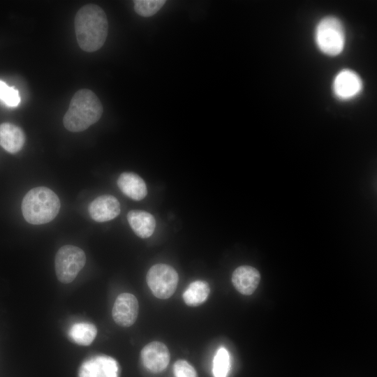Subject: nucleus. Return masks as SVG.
<instances>
[{
	"label": "nucleus",
	"instance_id": "1",
	"mask_svg": "<svg viewBox=\"0 0 377 377\" xmlns=\"http://www.w3.org/2000/svg\"><path fill=\"white\" fill-rule=\"evenodd\" d=\"M75 29L77 43L82 50L88 52L99 50L108 36V22L105 13L94 3L82 6L75 15Z\"/></svg>",
	"mask_w": 377,
	"mask_h": 377
},
{
	"label": "nucleus",
	"instance_id": "18",
	"mask_svg": "<svg viewBox=\"0 0 377 377\" xmlns=\"http://www.w3.org/2000/svg\"><path fill=\"white\" fill-rule=\"evenodd\" d=\"M230 369V356L228 350L220 348L214 357L213 374L214 377H227Z\"/></svg>",
	"mask_w": 377,
	"mask_h": 377
},
{
	"label": "nucleus",
	"instance_id": "21",
	"mask_svg": "<svg viewBox=\"0 0 377 377\" xmlns=\"http://www.w3.org/2000/svg\"><path fill=\"white\" fill-rule=\"evenodd\" d=\"M175 377H198L194 367L184 360L176 361L173 365Z\"/></svg>",
	"mask_w": 377,
	"mask_h": 377
},
{
	"label": "nucleus",
	"instance_id": "14",
	"mask_svg": "<svg viewBox=\"0 0 377 377\" xmlns=\"http://www.w3.org/2000/svg\"><path fill=\"white\" fill-rule=\"evenodd\" d=\"M25 140L20 127L8 122L0 124V145L8 152L15 154L20 151Z\"/></svg>",
	"mask_w": 377,
	"mask_h": 377
},
{
	"label": "nucleus",
	"instance_id": "17",
	"mask_svg": "<svg viewBox=\"0 0 377 377\" xmlns=\"http://www.w3.org/2000/svg\"><path fill=\"white\" fill-rule=\"evenodd\" d=\"M97 334L96 326L90 323L80 322L74 323L68 331L70 339L77 344L89 346Z\"/></svg>",
	"mask_w": 377,
	"mask_h": 377
},
{
	"label": "nucleus",
	"instance_id": "15",
	"mask_svg": "<svg viewBox=\"0 0 377 377\" xmlns=\"http://www.w3.org/2000/svg\"><path fill=\"white\" fill-rule=\"evenodd\" d=\"M127 220L135 234L140 238H148L154 232L156 220L147 212L131 210L127 214Z\"/></svg>",
	"mask_w": 377,
	"mask_h": 377
},
{
	"label": "nucleus",
	"instance_id": "11",
	"mask_svg": "<svg viewBox=\"0 0 377 377\" xmlns=\"http://www.w3.org/2000/svg\"><path fill=\"white\" fill-rule=\"evenodd\" d=\"M91 218L97 222H105L116 218L121 212L118 200L111 195H102L95 198L89 205Z\"/></svg>",
	"mask_w": 377,
	"mask_h": 377
},
{
	"label": "nucleus",
	"instance_id": "8",
	"mask_svg": "<svg viewBox=\"0 0 377 377\" xmlns=\"http://www.w3.org/2000/svg\"><path fill=\"white\" fill-rule=\"evenodd\" d=\"M139 305L137 298L131 293H121L116 299L112 308L114 322L122 327H130L136 320Z\"/></svg>",
	"mask_w": 377,
	"mask_h": 377
},
{
	"label": "nucleus",
	"instance_id": "16",
	"mask_svg": "<svg viewBox=\"0 0 377 377\" xmlns=\"http://www.w3.org/2000/svg\"><path fill=\"white\" fill-rule=\"evenodd\" d=\"M210 293L208 283L197 280L189 284L182 295L184 302L190 306H198L204 303Z\"/></svg>",
	"mask_w": 377,
	"mask_h": 377
},
{
	"label": "nucleus",
	"instance_id": "19",
	"mask_svg": "<svg viewBox=\"0 0 377 377\" xmlns=\"http://www.w3.org/2000/svg\"><path fill=\"white\" fill-rule=\"evenodd\" d=\"M135 13L145 17L155 15L165 3V0H135L133 1Z\"/></svg>",
	"mask_w": 377,
	"mask_h": 377
},
{
	"label": "nucleus",
	"instance_id": "2",
	"mask_svg": "<svg viewBox=\"0 0 377 377\" xmlns=\"http://www.w3.org/2000/svg\"><path fill=\"white\" fill-rule=\"evenodd\" d=\"M103 110L99 98L92 91L80 89L71 98L64 117V125L71 132L83 131L99 120Z\"/></svg>",
	"mask_w": 377,
	"mask_h": 377
},
{
	"label": "nucleus",
	"instance_id": "3",
	"mask_svg": "<svg viewBox=\"0 0 377 377\" xmlns=\"http://www.w3.org/2000/svg\"><path fill=\"white\" fill-rule=\"evenodd\" d=\"M60 200L49 188L38 186L31 189L24 197L22 212L29 223L40 225L50 222L58 214Z\"/></svg>",
	"mask_w": 377,
	"mask_h": 377
},
{
	"label": "nucleus",
	"instance_id": "13",
	"mask_svg": "<svg viewBox=\"0 0 377 377\" xmlns=\"http://www.w3.org/2000/svg\"><path fill=\"white\" fill-rule=\"evenodd\" d=\"M120 191L134 200H141L147 194L145 181L137 174L131 172L121 173L117 182Z\"/></svg>",
	"mask_w": 377,
	"mask_h": 377
},
{
	"label": "nucleus",
	"instance_id": "10",
	"mask_svg": "<svg viewBox=\"0 0 377 377\" xmlns=\"http://www.w3.org/2000/svg\"><path fill=\"white\" fill-rule=\"evenodd\" d=\"M170 358L168 347L158 341L149 343L141 351L143 365L152 373H160L163 371L168 365Z\"/></svg>",
	"mask_w": 377,
	"mask_h": 377
},
{
	"label": "nucleus",
	"instance_id": "5",
	"mask_svg": "<svg viewBox=\"0 0 377 377\" xmlns=\"http://www.w3.org/2000/svg\"><path fill=\"white\" fill-rule=\"evenodd\" d=\"M86 263L84 252L73 245H65L56 253L54 259L57 279L64 283L72 282Z\"/></svg>",
	"mask_w": 377,
	"mask_h": 377
},
{
	"label": "nucleus",
	"instance_id": "20",
	"mask_svg": "<svg viewBox=\"0 0 377 377\" xmlns=\"http://www.w3.org/2000/svg\"><path fill=\"white\" fill-rule=\"evenodd\" d=\"M0 99L10 107H16L20 103L19 92L0 80Z\"/></svg>",
	"mask_w": 377,
	"mask_h": 377
},
{
	"label": "nucleus",
	"instance_id": "7",
	"mask_svg": "<svg viewBox=\"0 0 377 377\" xmlns=\"http://www.w3.org/2000/svg\"><path fill=\"white\" fill-rule=\"evenodd\" d=\"M78 377H119V367L112 357L96 355L81 364Z\"/></svg>",
	"mask_w": 377,
	"mask_h": 377
},
{
	"label": "nucleus",
	"instance_id": "9",
	"mask_svg": "<svg viewBox=\"0 0 377 377\" xmlns=\"http://www.w3.org/2000/svg\"><path fill=\"white\" fill-rule=\"evenodd\" d=\"M332 89L336 97L341 100H350L357 96L362 89V81L353 71L344 69L335 76Z\"/></svg>",
	"mask_w": 377,
	"mask_h": 377
},
{
	"label": "nucleus",
	"instance_id": "6",
	"mask_svg": "<svg viewBox=\"0 0 377 377\" xmlns=\"http://www.w3.org/2000/svg\"><path fill=\"white\" fill-rule=\"evenodd\" d=\"M146 280L153 295L157 298L165 300L175 292L179 276L172 267L160 263L149 269Z\"/></svg>",
	"mask_w": 377,
	"mask_h": 377
},
{
	"label": "nucleus",
	"instance_id": "4",
	"mask_svg": "<svg viewBox=\"0 0 377 377\" xmlns=\"http://www.w3.org/2000/svg\"><path fill=\"white\" fill-rule=\"evenodd\" d=\"M315 40L323 53L329 56L339 54L346 43L345 31L340 20L333 16L323 18L316 26Z\"/></svg>",
	"mask_w": 377,
	"mask_h": 377
},
{
	"label": "nucleus",
	"instance_id": "12",
	"mask_svg": "<svg viewBox=\"0 0 377 377\" xmlns=\"http://www.w3.org/2000/svg\"><path fill=\"white\" fill-rule=\"evenodd\" d=\"M260 281V274L255 267L242 265L237 267L232 274V283L236 290L244 295L254 293Z\"/></svg>",
	"mask_w": 377,
	"mask_h": 377
}]
</instances>
